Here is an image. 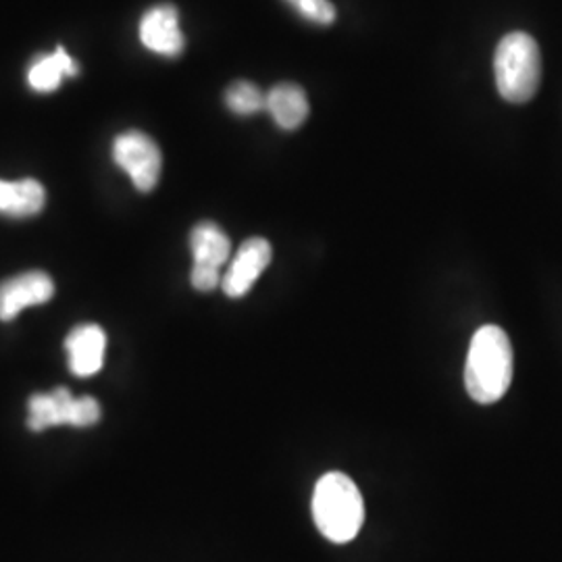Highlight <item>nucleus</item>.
<instances>
[{
	"mask_svg": "<svg viewBox=\"0 0 562 562\" xmlns=\"http://www.w3.org/2000/svg\"><path fill=\"white\" fill-rule=\"evenodd\" d=\"M44 202H46V192L41 181L0 180V215L13 217V220L34 217L44 209Z\"/></svg>",
	"mask_w": 562,
	"mask_h": 562,
	"instance_id": "nucleus-11",
	"label": "nucleus"
},
{
	"mask_svg": "<svg viewBox=\"0 0 562 562\" xmlns=\"http://www.w3.org/2000/svg\"><path fill=\"white\" fill-rule=\"evenodd\" d=\"M271 259H273V248L265 238H250L244 241L236 257L232 259L227 273L223 276V292L229 299L246 296L261 278L262 271L269 267Z\"/></svg>",
	"mask_w": 562,
	"mask_h": 562,
	"instance_id": "nucleus-6",
	"label": "nucleus"
},
{
	"mask_svg": "<svg viewBox=\"0 0 562 562\" xmlns=\"http://www.w3.org/2000/svg\"><path fill=\"white\" fill-rule=\"evenodd\" d=\"M494 74L503 99L517 104L531 101L542 80L538 42L525 32L506 34L496 48Z\"/></svg>",
	"mask_w": 562,
	"mask_h": 562,
	"instance_id": "nucleus-3",
	"label": "nucleus"
},
{
	"mask_svg": "<svg viewBox=\"0 0 562 562\" xmlns=\"http://www.w3.org/2000/svg\"><path fill=\"white\" fill-rule=\"evenodd\" d=\"M140 41L148 50L161 57H178L183 53L180 13L173 4H159L144 13L140 21Z\"/></svg>",
	"mask_w": 562,
	"mask_h": 562,
	"instance_id": "nucleus-8",
	"label": "nucleus"
},
{
	"mask_svg": "<svg viewBox=\"0 0 562 562\" xmlns=\"http://www.w3.org/2000/svg\"><path fill=\"white\" fill-rule=\"evenodd\" d=\"M273 121L281 130H296L308 117V99L301 86L283 81L269 90L267 94V109Z\"/></svg>",
	"mask_w": 562,
	"mask_h": 562,
	"instance_id": "nucleus-10",
	"label": "nucleus"
},
{
	"mask_svg": "<svg viewBox=\"0 0 562 562\" xmlns=\"http://www.w3.org/2000/svg\"><path fill=\"white\" fill-rule=\"evenodd\" d=\"M296 9L302 20L317 23V25H329L336 21V7L329 0H285Z\"/></svg>",
	"mask_w": 562,
	"mask_h": 562,
	"instance_id": "nucleus-15",
	"label": "nucleus"
},
{
	"mask_svg": "<svg viewBox=\"0 0 562 562\" xmlns=\"http://www.w3.org/2000/svg\"><path fill=\"white\" fill-rule=\"evenodd\" d=\"M513 346L498 325H483L475 331L467 364L464 387L477 404H494L508 392L513 382Z\"/></svg>",
	"mask_w": 562,
	"mask_h": 562,
	"instance_id": "nucleus-1",
	"label": "nucleus"
},
{
	"mask_svg": "<svg viewBox=\"0 0 562 562\" xmlns=\"http://www.w3.org/2000/svg\"><path fill=\"white\" fill-rule=\"evenodd\" d=\"M225 104L232 113L248 117L267 109V94H262L252 81H236L225 92Z\"/></svg>",
	"mask_w": 562,
	"mask_h": 562,
	"instance_id": "nucleus-14",
	"label": "nucleus"
},
{
	"mask_svg": "<svg viewBox=\"0 0 562 562\" xmlns=\"http://www.w3.org/2000/svg\"><path fill=\"white\" fill-rule=\"evenodd\" d=\"M55 283L44 271H27L0 283V322H13L23 308L50 301Z\"/></svg>",
	"mask_w": 562,
	"mask_h": 562,
	"instance_id": "nucleus-7",
	"label": "nucleus"
},
{
	"mask_svg": "<svg viewBox=\"0 0 562 562\" xmlns=\"http://www.w3.org/2000/svg\"><path fill=\"white\" fill-rule=\"evenodd\" d=\"M190 248L194 257V267L217 269L229 261L232 241L217 223L202 222L190 234Z\"/></svg>",
	"mask_w": 562,
	"mask_h": 562,
	"instance_id": "nucleus-12",
	"label": "nucleus"
},
{
	"mask_svg": "<svg viewBox=\"0 0 562 562\" xmlns=\"http://www.w3.org/2000/svg\"><path fill=\"white\" fill-rule=\"evenodd\" d=\"M78 63L69 57V53L59 46L53 55H41L32 60L27 69V83L36 92H53L60 86L63 78L78 76Z\"/></svg>",
	"mask_w": 562,
	"mask_h": 562,
	"instance_id": "nucleus-13",
	"label": "nucleus"
},
{
	"mask_svg": "<svg viewBox=\"0 0 562 562\" xmlns=\"http://www.w3.org/2000/svg\"><path fill=\"white\" fill-rule=\"evenodd\" d=\"M222 271H217V269L192 267L190 281H192L194 290H199V292H213L215 288H220V285H222Z\"/></svg>",
	"mask_w": 562,
	"mask_h": 562,
	"instance_id": "nucleus-16",
	"label": "nucleus"
},
{
	"mask_svg": "<svg viewBox=\"0 0 562 562\" xmlns=\"http://www.w3.org/2000/svg\"><path fill=\"white\" fill-rule=\"evenodd\" d=\"M313 519L329 542H352L364 522V503L357 483L340 471L325 473L313 492Z\"/></svg>",
	"mask_w": 562,
	"mask_h": 562,
	"instance_id": "nucleus-2",
	"label": "nucleus"
},
{
	"mask_svg": "<svg viewBox=\"0 0 562 562\" xmlns=\"http://www.w3.org/2000/svg\"><path fill=\"white\" fill-rule=\"evenodd\" d=\"M113 159L140 192L157 188L161 178L162 155L150 136L136 130L121 134L113 144Z\"/></svg>",
	"mask_w": 562,
	"mask_h": 562,
	"instance_id": "nucleus-5",
	"label": "nucleus"
},
{
	"mask_svg": "<svg viewBox=\"0 0 562 562\" xmlns=\"http://www.w3.org/2000/svg\"><path fill=\"white\" fill-rule=\"evenodd\" d=\"M65 350L69 357V369L76 378H92L102 369L106 336L102 327L94 323L78 325L65 340Z\"/></svg>",
	"mask_w": 562,
	"mask_h": 562,
	"instance_id": "nucleus-9",
	"label": "nucleus"
},
{
	"mask_svg": "<svg viewBox=\"0 0 562 562\" xmlns=\"http://www.w3.org/2000/svg\"><path fill=\"white\" fill-rule=\"evenodd\" d=\"M27 425L34 431H44L57 425L90 427L101 419V404L92 396L74 398L67 387H57L48 394H36L27 402Z\"/></svg>",
	"mask_w": 562,
	"mask_h": 562,
	"instance_id": "nucleus-4",
	"label": "nucleus"
}]
</instances>
